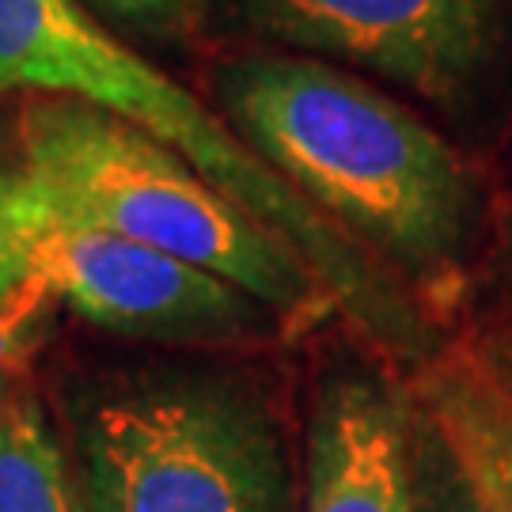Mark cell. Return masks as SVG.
<instances>
[{"mask_svg": "<svg viewBox=\"0 0 512 512\" xmlns=\"http://www.w3.org/2000/svg\"><path fill=\"white\" fill-rule=\"evenodd\" d=\"M0 88L69 95L126 118L179 152L224 198L293 243L334 304L399 353H421L425 330L376 258L281 179L194 92L99 27L80 0H0Z\"/></svg>", "mask_w": 512, "mask_h": 512, "instance_id": "obj_2", "label": "cell"}, {"mask_svg": "<svg viewBox=\"0 0 512 512\" xmlns=\"http://www.w3.org/2000/svg\"><path fill=\"white\" fill-rule=\"evenodd\" d=\"M300 50L353 61L433 103H463L509 38L512 0H251Z\"/></svg>", "mask_w": 512, "mask_h": 512, "instance_id": "obj_6", "label": "cell"}, {"mask_svg": "<svg viewBox=\"0 0 512 512\" xmlns=\"http://www.w3.org/2000/svg\"><path fill=\"white\" fill-rule=\"evenodd\" d=\"M220 92L239 137L361 247L425 281L459 266L475 175L414 110L308 57L243 61Z\"/></svg>", "mask_w": 512, "mask_h": 512, "instance_id": "obj_1", "label": "cell"}, {"mask_svg": "<svg viewBox=\"0 0 512 512\" xmlns=\"http://www.w3.org/2000/svg\"><path fill=\"white\" fill-rule=\"evenodd\" d=\"M16 137L19 175L69 217L209 270L281 315L334 304L293 243L126 118L42 95L19 110Z\"/></svg>", "mask_w": 512, "mask_h": 512, "instance_id": "obj_3", "label": "cell"}, {"mask_svg": "<svg viewBox=\"0 0 512 512\" xmlns=\"http://www.w3.org/2000/svg\"><path fill=\"white\" fill-rule=\"evenodd\" d=\"M0 512H92L35 403L0 406Z\"/></svg>", "mask_w": 512, "mask_h": 512, "instance_id": "obj_9", "label": "cell"}, {"mask_svg": "<svg viewBox=\"0 0 512 512\" xmlns=\"http://www.w3.org/2000/svg\"><path fill=\"white\" fill-rule=\"evenodd\" d=\"M509 243H512V209H509Z\"/></svg>", "mask_w": 512, "mask_h": 512, "instance_id": "obj_13", "label": "cell"}, {"mask_svg": "<svg viewBox=\"0 0 512 512\" xmlns=\"http://www.w3.org/2000/svg\"><path fill=\"white\" fill-rule=\"evenodd\" d=\"M92 512H289L274 421L228 384L171 380L107 395L80 425Z\"/></svg>", "mask_w": 512, "mask_h": 512, "instance_id": "obj_4", "label": "cell"}, {"mask_svg": "<svg viewBox=\"0 0 512 512\" xmlns=\"http://www.w3.org/2000/svg\"><path fill=\"white\" fill-rule=\"evenodd\" d=\"M308 512H418L406 387L372 372L323 384L308 437Z\"/></svg>", "mask_w": 512, "mask_h": 512, "instance_id": "obj_8", "label": "cell"}, {"mask_svg": "<svg viewBox=\"0 0 512 512\" xmlns=\"http://www.w3.org/2000/svg\"><path fill=\"white\" fill-rule=\"evenodd\" d=\"M54 304L57 296L50 289V281L31 274V270L12 293L0 300V372L8 365H16L19 357L27 353V346L38 338V330H42Z\"/></svg>", "mask_w": 512, "mask_h": 512, "instance_id": "obj_10", "label": "cell"}, {"mask_svg": "<svg viewBox=\"0 0 512 512\" xmlns=\"http://www.w3.org/2000/svg\"><path fill=\"white\" fill-rule=\"evenodd\" d=\"M95 8H103L107 16L137 19L145 27H160V31H183L190 27L205 0H88Z\"/></svg>", "mask_w": 512, "mask_h": 512, "instance_id": "obj_11", "label": "cell"}, {"mask_svg": "<svg viewBox=\"0 0 512 512\" xmlns=\"http://www.w3.org/2000/svg\"><path fill=\"white\" fill-rule=\"evenodd\" d=\"M0 239L50 281L61 304L110 330L236 334L270 311L224 277L69 217L23 175H0Z\"/></svg>", "mask_w": 512, "mask_h": 512, "instance_id": "obj_5", "label": "cell"}, {"mask_svg": "<svg viewBox=\"0 0 512 512\" xmlns=\"http://www.w3.org/2000/svg\"><path fill=\"white\" fill-rule=\"evenodd\" d=\"M418 512H512V376L490 353L448 346L406 387Z\"/></svg>", "mask_w": 512, "mask_h": 512, "instance_id": "obj_7", "label": "cell"}, {"mask_svg": "<svg viewBox=\"0 0 512 512\" xmlns=\"http://www.w3.org/2000/svg\"><path fill=\"white\" fill-rule=\"evenodd\" d=\"M23 277H27V266H23V258H19L16 251H12V247L0 239V300L12 293V289H16Z\"/></svg>", "mask_w": 512, "mask_h": 512, "instance_id": "obj_12", "label": "cell"}]
</instances>
